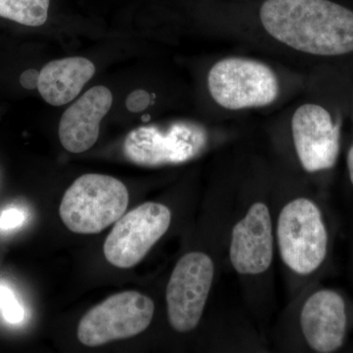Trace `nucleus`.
Masks as SVG:
<instances>
[{"instance_id":"nucleus-9","label":"nucleus","mask_w":353,"mask_h":353,"mask_svg":"<svg viewBox=\"0 0 353 353\" xmlns=\"http://www.w3.org/2000/svg\"><path fill=\"white\" fill-rule=\"evenodd\" d=\"M292 132L304 170L314 173L333 168L340 152V128L328 110L312 103L297 108L292 116Z\"/></svg>"},{"instance_id":"nucleus-16","label":"nucleus","mask_w":353,"mask_h":353,"mask_svg":"<svg viewBox=\"0 0 353 353\" xmlns=\"http://www.w3.org/2000/svg\"><path fill=\"white\" fill-rule=\"evenodd\" d=\"M26 214L22 209L9 208L0 215V230L1 231H12L22 226L25 222Z\"/></svg>"},{"instance_id":"nucleus-11","label":"nucleus","mask_w":353,"mask_h":353,"mask_svg":"<svg viewBox=\"0 0 353 353\" xmlns=\"http://www.w3.org/2000/svg\"><path fill=\"white\" fill-rule=\"evenodd\" d=\"M347 324L345 301L334 290H318L308 297L301 309V331L315 352L329 353L341 348Z\"/></svg>"},{"instance_id":"nucleus-8","label":"nucleus","mask_w":353,"mask_h":353,"mask_svg":"<svg viewBox=\"0 0 353 353\" xmlns=\"http://www.w3.org/2000/svg\"><path fill=\"white\" fill-rule=\"evenodd\" d=\"M170 209L157 202H145L116 222L103 245L104 256L118 268L139 263L168 231Z\"/></svg>"},{"instance_id":"nucleus-1","label":"nucleus","mask_w":353,"mask_h":353,"mask_svg":"<svg viewBox=\"0 0 353 353\" xmlns=\"http://www.w3.org/2000/svg\"><path fill=\"white\" fill-rule=\"evenodd\" d=\"M259 15L266 32L294 50L319 57L353 51V11L330 0H266Z\"/></svg>"},{"instance_id":"nucleus-5","label":"nucleus","mask_w":353,"mask_h":353,"mask_svg":"<svg viewBox=\"0 0 353 353\" xmlns=\"http://www.w3.org/2000/svg\"><path fill=\"white\" fill-rule=\"evenodd\" d=\"M206 143L208 132L201 125L176 121L132 130L125 139L124 153L130 161L141 166L181 164L196 158Z\"/></svg>"},{"instance_id":"nucleus-19","label":"nucleus","mask_w":353,"mask_h":353,"mask_svg":"<svg viewBox=\"0 0 353 353\" xmlns=\"http://www.w3.org/2000/svg\"><path fill=\"white\" fill-rule=\"evenodd\" d=\"M347 167L348 172H350V178L353 185V145L350 148V152L347 154Z\"/></svg>"},{"instance_id":"nucleus-4","label":"nucleus","mask_w":353,"mask_h":353,"mask_svg":"<svg viewBox=\"0 0 353 353\" xmlns=\"http://www.w3.org/2000/svg\"><path fill=\"white\" fill-rule=\"evenodd\" d=\"M211 97L229 110L263 108L277 99L279 82L266 64L245 58L220 60L208 74Z\"/></svg>"},{"instance_id":"nucleus-14","label":"nucleus","mask_w":353,"mask_h":353,"mask_svg":"<svg viewBox=\"0 0 353 353\" xmlns=\"http://www.w3.org/2000/svg\"><path fill=\"white\" fill-rule=\"evenodd\" d=\"M50 0H0V17L29 27H39L48 20Z\"/></svg>"},{"instance_id":"nucleus-15","label":"nucleus","mask_w":353,"mask_h":353,"mask_svg":"<svg viewBox=\"0 0 353 353\" xmlns=\"http://www.w3.org/2000/svg\"><path fill=\"white\" fill-rule=\"evenodd\" d=\"M0 311L9 324H21L25 319V309L18 301L12 289L0 284Z\"/></svg>"},{"instance_id":"nucleus-2","label":"nucleus","mask_w":353,"mask_h":353,"mask_svg":"<svg viewBox=\"0 0 353 353\" xmlns=\"http://www.w3.org/2000/svg\"><path fill=\"white\" fill-rule=\"evenodd\" d=\"M129 199L126 185L118 179L85 174L65 192L60 218L73 233L99 234L125 214Z\"/></svg>"},{"instance_id":"nucleus-3","label":"nucleus","mask_w":353,"mask_h":353,"mask_svg":"<svg viewBox=\"0 0 353 353\" xmlns=\"http://www.w3.org/2000/svg\"><path fill=\"white\" fill-rule=\"evenodd\" d=\"M281 257L299 275H309L321 266L328 250V233L319 208L308 199L285 204L277 224Z\"/></svg>"},{"instance_id":"nucleus-12","label":"nucleus","mask_w":353,"mask_h":353,"mask_svg":"<svg viewBox=\"0 0 353 353\" xmlns=\"http://www.w3.org/2000/svg\"><path fill=\"white\" fill-rule=\"evenodd\" d=\"M109 88L97 85L74 102L62 115L59 123L60 143L72 153H82L95 145L102 119L112 106Z\"/></svg>"},{"instance_id":"nucleus-17","label":"nucleus","mask_w":353,"mask_h":353,"mask_svg":"<svg viewBox=\"0 0 353 353\" xmlns=\"http://www.w3.org/2000/svg\"><path fill=\"white\" fill-rule=\"evenodd\" d=\"M150 94L145 90H137L131 92L126 99V108L131 112L138 113L145 110L150 103Z\"/></svg>"},{"instance_id":"nucleus-7","label":"nucleus","mask_w":353,"mask_h":353,"mask_svg":"<svg viewBox=\"0 0 353 353\" xmlns=\"http://www.w3.org/2000/svg\"><path fill=\"white\" fill-rule=\"evenodd\" d=\"M214 278V263L206 253H187L172 272L166 289L167 312L172 328L188 333L203 314Z\"/></svg>"},{"instance_id":"nucleus-13","label":"nucleus","mask_w":353,"mask_h":353,"mask_svg":"<svg viewBox=\"0 0 353 353\" xmlns=\"http://www.w3.org/2000/svg\"><path fill=\"white\" fill-rule=\"evenodd\" d=\"M94 73V63L85 57L53 60L39 72L38 90L50 105H65L78 97Z\"/></svg>"},{"instance_id":"nucleus-18","label":"nucleus","mask_w":353,"mask_h":353,"mask_svg":"<svg viewBox=\"0 0 353 353\" xmlns=\"http://www.w3.org/2000/svg\"><path fill=\"white\" fill-rule=\"evenodd\" d=\"M39 72L34 69L25 71L20 77V83L27 90L38 88Z\"/></svg>"},{"instance_id":"nucleus-6","label":"nucleus","mask_w":353,"mask_h":353,"mask_svg":"<svg viewBox=\"0 0 353 353\" xmlns=\"http://www.w3.org/2000/svg\"><path fill=\"white\" fill-rule=\"evenodd\" d=\"M154 310L152 299L141 292L113 294L83 316L77 336L83 345L92 347L132 338L148 328Z\"/></svg>"},{"instance_id":"nucleus-10","label":"nucleus","mask_w":353,"mask_h":353,"mask_svg":"<svg viewBox=\"0 0 353 353\" xmlns=\"http://www.w3.org/2000/svg\"><path fill=\"white\" fill-rule=\"evenodd\" d=\"M274 236L270 211L262 202L252 204L232 231L230 259L241 275H259L273 261Z\"/></svg>"}]
</instances>
